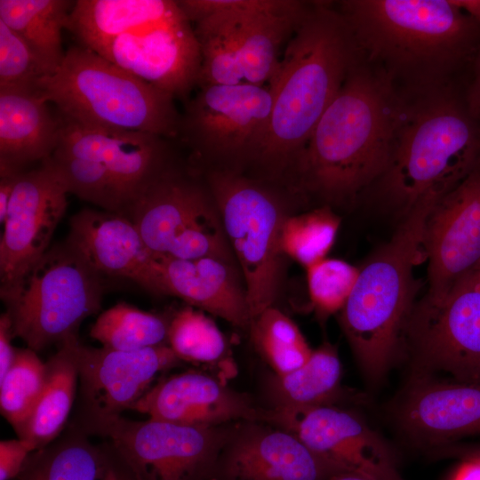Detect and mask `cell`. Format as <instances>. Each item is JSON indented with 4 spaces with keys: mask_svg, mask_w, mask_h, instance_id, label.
I'll return each mask as SVG.
<instances>
[{
    "mask_svg": "<svg viewBox=\"0 0 480 480\" xmlns=\"http://www.w3.org/2000/svg\"><path fill=\"white\" fill-rule=\"evenodd\" d=\"M361 59L353 66L298 157L306 185L329 199L355 196L385 172L398 93Z\"/></svg>",
    "mask_w": 480,
    "mask_h": 480,
    "instance_id": "6da1fadb",
    "label": "cell"
},
{
    "mask_svg": "<svg viewBox=\"0 0 480 480\" xmlns=\"http://www.w3.org/2000/svg\"><path fill=\"white\" fill-rule=\"evenodd\" d=\"M444 84L398 93L390 158L380 177L404 214L420 201L442 199L480 162V129Z\"/></svg>",
    "mask_w": 480,
    "mask_h": 480,
    "instance_id": "7a4b0ae2",
    "label": "cell"
},
{
    "mask_svg": "<svg viewBox=\"0 0 480 480\" xmlns=\"http://www.w3.org/2000/svg\"><path fill=\"white\" fill-rule=\"evenodd\" d=\"M360 59L340 12L326 2L310 4L268 83L272 110L257 159L280 166L297 160Z\"/></svg>",
    "mask_w": 480,
    "mask_h": 480,
    "instance_id": "3957f363",
    "label": "cell"
},
{
    "mask_svg": "<svg viewBox=\"0 0 480 480\" xmlns=\"http://www.w3.org/2000/svg\"><path fill=\"white\" fill-rule=\"evenodd\" d=\"M339 12L362 58L408 86L443 83L476 32L452 0H346Z\"/></svg>",
    "mask_w": 480,
    "mask_h": 480,
    "instance_id": "277c9868",
    "label": "cell"
},
{
    "mask_svg": "<svg viewBox=\"0 0 480 480\" xmlns=\"http://www.w3.org/2000/svg\"><path fill=\"white\" fill-rule=\"evenodd\" d=\"M437 202L423 200L404 214L390 241L359 269L340 310L341 328L372 383L382 380L401 348L415 293L413 268L425 260V226Z\"/></svg>",
    "mask_w": 480,
    "mask_h": 480,
    "instance_id": "5b68a950",
    "label": "cell"
},
{
    "mask_svg": "<svg viewBox=\"0 0 480 480\" xmlns=\"http://www.w3.org/2000/svg\"><path fill=\"white\" fill-rule=\"evenodd\" d=\"M38 90L68 121L169 140L180 136L181 116L175 99L83 45L69 48Z\"/></svg>",
    "mask_w": 480,
    "mask_h": 480,
    "instance_id": "8992f818",
    "label": "cell"
},
{
    "mask_svg": "<svg viewBox=\"0 0 480 480\" xmlns=\"http://www.w3.org/2000/svg\"><path fill=\"white\" fill-rule=\"evenodd\" d=\"M102 276L68 241L54 245L1 291L13 337L37 352L77 339L81 323L100 308Z\"/></svg>",
    "mask_w": 480,
    "mask_h": 480,
    "instance_id": "52a82bcc",
    "label": "cell"
},
{
    "mask_svg": "<svg viewBox=\"0 0 480 480\" xmlns=\"http://www.w3.org/2000/svg\"><path fill=\"white\" fill-rule=\"evenodd\" d=\"M82 428L107 446L134 480H212L230 435L198 427L120 415L84 419Z\"/></svg>",
    "mask_w": 480,
    "mask_h": 480,
    "instance_id": "ba28073f",
    "label": "cell"
},
{
    "mask_svg": "<svg viewBox=\"0 0 480 480\" xmlns=\"http://www.w3.org/2000/svg\"><path fill=\"white\" fill-rule=\"evenodd\" d=\"M209 185L227 240L241 267L252 320L275 300L286 217L268 190L230 171L212 172Z\"/></svg>",
    "mask_w": 480,
    "mask_h": 480,
    "instance_id": "9c48e42d",
    "label": "cell"
},
{
    "mask_svg": "<svg viewBox=\"0 0 480 480\" xmlns=\"http://www.w3.org/2000/svg\"><path fill=\"white\" fill-rule=\"evenodd\" d=\"M411 377L480 383V269L458 283L436 304L420 303L407 321Z\"/></svg>",
    "mask_w": 480,
    "mask_h": 480,
    "instance_id": "30bf717a",
    "label": "cell"
},
{
    "mask_svg": "<svg viewBox=\"0 0 480 480\" xmlns=\"http://www.w3.org/2000/svg\"><path fill=\"white\" fill-rule=\"evenodd\" d=\"M126 213L156 255L230 260L220 215L206 194L172 168L152 182Z\"/></svg>",
    "mask_w": 480,
    "mask_h": 480,
    "instance_id": "8fae6325",
    "label": "cell"
},
{
    "mask_svg": "<svg viewBox=\"0 0 480 480\" xmlns=\"http://www.w3.org/2000/svg\"><path fill=\"white\" fill-rule=\"evenodd\" d=\"M272 104L268 85L199 86L181 116L180 136L207 156L232 160L257 158Z\"/></svg>",
    "mask_w": 480,
    "mask_h": 480,
    "instance_id": "7c38bea8",
    "label": "cell"
},
{
    "mask_svg": "<svg viewBox=\"0 0 480 480\" xmlns=\"http://www.w3.org/2000/svg\"><path fill=\"white\" fill-rule=\"evenodd\" d=\"M428 290L424 304L441 301L480 269V162L430 212L424 231Z\"/></svg>",
    "mask_w": 480,
    "mask_h": 480,
    "instance_id": "4fadbf2b",
    "label": "cell"
},
{
    "mask_svg": "<svg viewBox=\"0 0 480 480\" xmlns=\"http://www.w3.org/2000/svg\"><path fill=\"white\" fill-rule=\"evenodd\" d=\"M68 194L45 161L18 174L0 240L1 291L14 284L48 251L66 212Z\"/></svg>",
    "mask_w": 480,
    "mask_h": 480,
    "instance_id": "5bb4252c",
    "label": "cell"
},
{
    "mask_svg": "<svg viewBox=\"0 0 480 480\" xmlns=\"http://www.w3.org/2000/svg\"><path fill=\"white\" fill-rule=\"evenodd\" d=\"M93 52L173 99H186L198 84L200 46L182 11Z\"/></svg>",
    "mask_w": 480,
    "mask_h": 480,
    "instance_id": "9a60e30c",
    "label": "cell"
},
{
    "mask_svg": "<svg viewBox=\"0 0 480 480\" xmlns=\"http://www.w3.org/2000/svg\"><path fill=\"white\" fill-rule=\"evenodd\" d=\"M274 424L295 434L339 473L403 480L386 443L353 412L327 404L292 414L275 412Z\"/></svg>",
    "mask_w": 480,
    "mask_h": 480,
    "instance_id": "2e32d148",
    "label": "cell"
},
{
    "mask_svg": "<svg viewBox=\"0 0 480 480\" xmlns=\"http://www.w3.org/2000/svg\"><path fill=\"white\" fill-rule=\"evenodd\" d=\"M84 419H102L131 407L161 372L180 359L168 345L133 351L74 345Z\"/></svg>",
    "mask_w": 480,
    "mask_h": 480,
    "instance_id": "e0dca14e",
    "label": "cell"
},
{
    "mask_svg": "<svg viewBox=\"0 0 480 480\" xmlns=\"http://www.w3.org/2000/svg\"><path fill=\"white\" fill-rule=\"evenodd\" d=\"M59 118L60 139L54 152L100 163L121 188L128 208L171 168L167 138L139 131L84 125Z\"/></svg>",
    "mask_w": 480,
    "mask_h": 480,
    "instance_id": "ac0fdd59",
    "label": "cell"
},
{
    "mask_svg": "<svg viewBox=\"0 0 480 480\" xmlns=\"http://www.w3.org/2000/svg\"><path fill=\"white\" fill-rule=\"evenodd\" d=\"M393 412L399 428L424 444L480 436V383L410 377Z\"/></svg>",
    "mask_w": 480,
    "mask_h": 480,
    "instance_id": "d6986e66",
    "label": "cell"
},
{
    "mask_svg": "<svg viewBox=\"0 0 480 480\" xmlns=\"http://www.w3.org/2000/svg\"><path fill=\"white\" fill-rule=\"evenodd\" d=\"M68 242L101 276L128 278L155 294H165L158 255L124 214L83 209L70 219Z\"/></svg>",
    "mask_w": 480,
    "mask_h": 480,
    "instance_id": "ffe728a7",
    "label": "cell"
},
{
    "mask_svg": "<svg viewBox=\"0 0 480 480\" xmlns=\"http://www.w3.org/2000/svg\"><path fill=\"white\" fill-rule=\"evenodd\" d=\"M130 410L152 420L198 427H220L236 420H270L269 411L253 407L247 397L195 371L162 380Z\"/></svg>",
    "mask_w": 480,
    "mask_h": 480,
    "instance_id": "44dd1931",
    "label": "cell"
},
{
    "mask_svg": "<svg viewBox=\"0 0 480 480\" xmlns=\"http://www.w3.org/2000/svg\"><path fill=\"white\" fill-rule=\"evenodd\" d=\"M339 474L292 432L253 427L229 438L215 480H329Z\"/></svg>",
    "mask_w": 480,
    "mask_h": 480,
    "instance_id": "7402d4cb",
    "label": "cell"
},
{
    "mask_svg": "<svg viewBox=\"0 0 480 480\" xmlns=\"http://www.w3.org/2000/svg\"><path fill=\"white\" fill-rule=\"evenodd\" d=\"M209 2L231 17L245 82L255 85L269 83L288 41L310 6L295 0Z\"/></svg>",
    "mask_w": 480,
    "mask_h": 480,
    "instance_id": "603a6c76",
    "label": "cell"
},
{
    "mask_svg": "<svg viewBox=\"0 0 480 480\" xmlns=\"http://www.w3.org/2000/svg\"><path fill=\"white\" fill-rule=\"evenodd\" d=\"M60 132V118L39 90L0 89V174L50 157Z\"/></svg>",
    "mask_w": 480,
    "mask_h": 480,
    "instance_id": "cb8c5ba5",
    "label": "cell"
},
{
    "mask_svg": "<svg viewBox=\"0 0 480 480\" xmlns=\"http://www.w3.org/2000/svg\"><path fill=\"white\" fill-rule=\"evenodd\" d=\"M165 294L244 327L251 316L245 289H242L229 260L203 257L181 260L158 255Z\"/></svg>",
    "mask_w": 480,
    "mask_h": 480,
    "instance_id": "d4e9b609",
    "label": "cell"
},
{
    "mask_svg": "<svg viewBox=\"0 0 480 480\" xmlns=\"http://www.w3.org/2000/svg\"><path fill=\"white\" fill-rule=\"evenodd\" d=\"M181 12L170 0H77L66 29L92 51L122 35L164 21Z\"/></svg>",
    "mask_w": 480,
    "mask_h": 480,
    "instance_id": "484cf974",
    "label": "cell"
},
{
    "mask_svg": "<svg viewBox=\"0 0 480 480\" xmlns=\"http://www.w3.org/2000/svg\"><path fill=\"white\" fill-rule=\"evenodd\" d=\"M78 340L59 346L58 351L45 363L44 388L26 423L17 433L29 442L35 452L60 436L73 405L78 367L74 345Z\"/></svg>",
    "mask_w": 480,
    "mask_h": 480,
    "instance_id": "4316f807",
    "label": "cell"
},
{
    "mask_svg": "<svg viewBox=\"0 0 480 480\" xmlns=\"http://www.w3.org/2000/svg\"><path fill=\"white\" fill-rule=\"evenodd\" d=\"M341 363L337 349L325 342L314 349L304 364L270 384L275 411L292 414L309 408L332 404L341 390Z\"/></svg>",
    "mask_w": 480,
    "mask_h": 480,
    "instance_id": "83f0119b",
    "label": "cell"
},
{
    "mask_svg": "<svg viewBox=\"0 0 480 480\" xmlns=\"http://www.w3.org/2000/svg\"><path fill=\"white\" fill-rule=\"evenodd\" d=\"M74 4L67 0H0V20L28 44L49 76L65 58L62 30Z\"/></svg>",
    "mask_w": 480,
    "mask_h": 480,
    "instance_id": "f1b7e54d",
    "label": "cell"
},
{
    "mask_svg": "<svg viewBox=\"0 0 480 480\" xmlns=\"http://www.w3.org/2000/svg\"><path fill=\"white\" fill-rule=\"evenodd\" d=\"M87 432L73 429L47 446L33 452L18 480H99L106 470L110 452L93 444Z\"/></svg>",
    "mask_w": 480,
    "mask_h": 480,
    "instance_id": "f546056e",
    "label": "cell"
},
{
    "mask_svg": "<svg viewBox=\"0 0 480 480\" xmlns=\"http://www.w3.org/2000/svg\"><path fill=\"white\" fill-rule=\"evenodd\" d=\"M169 322L120 302L102 312L90 330L102 347L122 351L167 345Z\"/></svg>",
    "mask_w": 480,
    "mask_h": 480,
    "instance_id": "4dcf8cb0",
    "label": "cell"
},
{
    "mask_svg": "<svg viewBox=\"0 0 480 480\" xmlns=\"http://www.w3.org/2000/svg\"><path fill=\"white\" fill-rule=\"evenodd\" d=\"M249 325L255 348L276 375L300 367L313 351L297 324L273 306L253 317Z\"/></svg>",
    "mask_w": 480,
    "mask_h": 480,
    "instance_id": "1f68e13d",
    "label": "cell"
},
{
    "mask_svg": "<svg viewBox=\"0 0 480 480\" xmlns=\"http://www.w3.org/2000/svg\"><path fill=\"white\" fill-rule=\"evenodd\" d=\"M44 161L54 171L68 193L105 211L126 213L128 203L121 188L100 163L57 152Z\"/></svg>",
    "mask_w": 480,
    "mask_h": 480,
    "instance_id": "d6a6232c",
    "label": "cell"
},
{
    "mask_svg": "<svg viewBox=\"0 0 480 480\" xmlns=\"http://www.w3.org/2000/svg\"><path fill=\"white\" fill-rule=\"evenodd\" d=\"M45 363L27 348L16 349L13 362L0 379V410L18 433L32 413L45 380Z\"/></svg>",
    "mask_w": 480,
    "mask_h": 480,
    "instance_id": "836d02e7",
    "label": "cell"
},
{
    "mask_svg": "<svg viewBox=\"0 0 480 480\" xmlns=\"http://www.w3.org/2000/svg\"><path fill=\"white\" fill-rule=\"evenodd\" d=\"M340 225V217L329 207L286 217L281 234L283 253L307 268L325 259Z\"/></svg>",
    "mask_w": 480,
    "mask_h": 480,
    "instance_id": "e575fe53",
    "label": "cell"
},
{
    "mask_svg": "<svg viewBox=\"0 0 480 480\" xmlns=\"http://www.w3.org/2000/svg\"><path fill=\"white\" fill-rule=\"evenodd\" d=\"M168 346L180 360L196 364L217 362L227 348L214 321L191 306L183 308L170 320Z\"/></svg>",
    "mask_w": 480,
    "mask_h": 480,
    "instance_id": "d590c367",
    "label": "cell"
},
{
    "mask_svg": "<svg viewBox=\"0 0 480 480\" xmlns=\"http://www.w3.org/2000/svg\"><path fill=\"white\" fill-rule=\"evenodd\" d=\"M307 269L308 294L318 314L340 311L350 296L359 269L339 259H324Z\"/></svg>",
    "mask_w": 480,
    "mask_h": 480,
    "instance_id": "8d00e7d4",
    "label": "cell"
},
{
    "mask_svg": "<svg viewBox=\"0 0 480 480\" xmlns=\"http://www.w3.org/2000/svg\"><path fill=\"white\" fill-rule=\"evenodd\" d=\"M48 76L28 44L0 20V89L38 90Z\"/></svg>",
    "mask_w": 480,
    "mask_h": 480,
    "instance_id": "74e56055",
    "label": "cell"
},
{
    "mask_svg": "<svg viewBox=\"0 0 480 480\" xmlns=\"http://www.w3.org/2000/svg\"><path fill=\"white\" fill-rule=\"evenodd\" d=\"M35 452L32 444L21 438L0 442V480H12L21 472L28 456Z\"/></svg>",
    "mask_w": 480,
    "mask_h": 480,
    "instance_id": "f35d334b",
    "label": "cell"
},
{
    "mask_svg": "<svg viewBox=\"0 0 480 480\" xmlns=\"http://www.w3.org/2000/svg\"><path fill=\"white\" fill-rule=\"evenodd\" d=\"M12 324L7 313H4L0 317V379L11 367L16 348L12 345L13 339Z\"/></svg>",
    "mask_w": 480,
    "mask_h": 480,
    "instance_id": "ab89813d",
    "label": "cell"
},
{
    "mask_svg": "<svg viewBox=\"0 0 480 480\" xmlns=\"http://www.w3.org/2000/svg\"><path fill=\"white\" fill-rule=\"evenodd\" d=\"M452 480H480V447L467 455Z\"/></svg>",
    "mask_w": 480,
    "mask_h": 480,
    "instance_id": "60d3db41",
    "label": "cell"
},
{
    "mask_svg": "<svg viewBox=\"0 0 480 480\" xmlns=\"http://www.w3.org/2000/svg\"><path fill=\"white\" fill-rule=\"evenodd\" d=\"M18 174H0V221L2 224L7 213Z\"/></svg>",
    "mask_w": 480,
    "mask_h": 480,
    "instance_id": "b9f144b4",
    "label": "cell"
},
{
    "mask_svg": "<svg viewBox=\"0 0 480 480\" xmlns=\"http://www.w3.org/2000/svg\"><path fill=\"white\" fill-rule=\"evenodd\" d=\"M468 110L474 118L480 119V57L476 64L475 79L469 92Z\"/></svg>",
    "mask_w": 480,
    "mask_h": 480,
    "instance_id": "7bdbcfd3",
    "label": "cell"
},
{
    "mask_svg": "<svg viewBox=\"0 0 480 480\" xmlns=\"http://www.w3.org/2000/svg\"><path fill=\"white\" fill-rule=\"evenodd\" d=\"M99 480H134V479L110 452L109 463Z\"/></svg>",
    "mask_w": 480,
    "mask_h": 480,
    "instance_id": "ee69618b",
    "label": "cell"
},
{
    "mask_svg": "<svg viewBox=\"0 0 480 480\" xmlns=\"http://www.w3.org/2000/svg\"><path fill=\"white\" fill-rule=\"evenodd\" d=\"M452 2L475 22L480 23V0H452Z\"/></svg>",
    "mask_w": 480,
    "mask_h": 480,
    "instance_id": "f6af8a7d",
    "label": "cell"
},
{
    "mask_svg": "<svg viewBox=\"0 0 480 480\" xmlns=\"http://www.w3.org/2000/svg\"><path fill=\"white\" fill-rule=\"evenodd\" d=\"M329 480H369L362 476L353 473H339L333 475Z\"/></svg>",
    "mask_w": 480,
    "mask_h": 480,
    "instance_id": "bcb514c9",
    "label": "cell"
},
{
    "mask_svg": "<svg viewBox=\"0 0 480 480\" xmlns=\"http://www.w3.org/2000/svg\"><path fill=\"white\" fill-rule=\"evenodd\" d=\"M212 480H215V479H212Z\"/></svg>",
    "mask_w": 480,
    "mask_h": 480,
    "instance_id": "7dc6e473",
    "label": "cell"
}]
</instances>
